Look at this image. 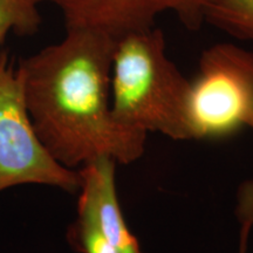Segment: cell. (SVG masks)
<instances>
[{
  "label": "cell",
  "instance_id": "cell-11",
  "mask_svg": "<svg viewBox=\"0 0 253 253\" xmlns=\"http://www.w3.org/2000/svg\"><path fill=\"white\" fill-rule=\"evenodd\" d=\"M252 226L249 224H240V240H239V251L238 253L248 252L249 236L251 232Z\"/></svg>",
  "mask_w": 253,
  "mask_h": 253
},
{
  "label": "cell",
  "instance_id": "cell-10",
  "mask_svg": "<svg viewBox=\"0 0 253 253\" xmlns=\"http://www.w3.org/2000/svg\"><path fill=\"white\" fill-rule=\"evenodd\" d=\"M236 198V216L239 224L253 227V177L239 185Z\"/></svg>",
  "mask_w": 253,
  "mask_h": 253
},
{
  "label": "cell",
  "instance_id": "cell-7",
  "mask_svg": "<svg viewBox=\"0 0 253 253\" xmlns=\"http://www.w3.org/2000/svg\"><path fill=\"white\" fill-rule=\"evenodd\" d=\"M37 0H0V46L9 32L17 36H32L41 25Z\"/></svg>",
  "mask_w": 253,
  "mask_h": 253
},
{
  "label": "cell",
  "instance_id": "cell-4",
  "mask_svg": "<svg viewBox=\"0 0 253 253\" xmlns=\"http://www.w3.org/2000/svg\"><path fill=\"white\" fill-rule=\"evenodd\" d=\"M249 93L242 75L221 45L205 50L190 80L185 120L190 140H223L248 123Z\"/></svg>",
  "mask_w": 253,
  "mask_h": 253
},
{
  "label": "cell",
  "instance_id": "cell-1",
  "mask_svg": "<svg viewBox=\"0 0 253 253\" xmlns=\"http://www.w3.org/2000/svg\"><path fill=\"white\" fill-rule=\"evenodd\" d=\"M115 42L107 32L66 27L60 42L23 59L18 67L37 135L69 169L103 156L129 164L144 154L148 134L122 126L112 112Z\"/></svg>",
  "mask_w": 253,
  "mask_h": 253
},
{
  "label": "cell",
  "instance_id": "cell-6",
  "mask_svg": "<svg viewBox=\"0 0 253 253\" xmlns=\"http://www.w3.org/2000/svg\"><path fill=\"white\" fill-rule=\"evenodd\" d=\"M204 21L253 43V0H209Z\"/></svg>",
  "mask_w": 253,
  "mask_h": 253
},
{
  "label": "cell",
  "instance_id": "cell-2",
  "mask_svg": "<svg viewBox=\"0 0 253 253\" xmlns=\"http://www.w3.org/2000/svg\"><path fill=\"white\" fill-rule=\"evenodd\" d=\"M189 80L166 52L155 26L126 32L116 39L110 73V104L126 128L190 140L185 120Z\"/></svg>",
  "mask_w": 253,
  "mask_h": 253
},
{
  "label": "cell",
  "instance_id": "cell-5",
  "mask_svg": "<svg viewBox=\"0 0 253 253\" xmlns=\"http://www.w3.org/2000/svg\"><path fill=\"white\" fill-rule=\"evenodd\" d=\"M61 12L66 27H88L118 38L126 32L154 26L155 19L172 12L190 30L204 21L209 0H37Z\"/></svg>",
  "mask_w": 253,
  "mask_h": 253
},
{
  "label": "cell",
  "instance_id": "cell-8",
  "mask_svg": "<svg viewBox=\"0 0 253 253\" xmlns=\"http://www.w3.org/2000/svg\"><path fill=\"white\" fill-rule=\"evenodd\" d=\"M67 236L71 245L80 253H121L103 238L93 221L84 214L78 213Z\"/></svg>",
  "mask_w": 253,
  "mask_h": 253
},
{
  "label": "cell",
  "instance_id": "cell-3",
  "mask_svg": "<svg viewBox=\"0 0 253 253\" xmlns=\"http://www.w3.org/2000/svg\"><path fill=\"white\" fill-rule=\"evenodd\" d=\"M80 173L55 160L37 135L28 114L23 79L0 53V191L21 184L56 186L77 192Z\"/></svg>",
  "mask_w": 253,
  "mask_h": 253
},
{
  "label": "cell",
  "instance_id": "cell-9",
  "mask_svg": "<svg viewBox=\"0 0 253 253\" xmlns=\"http://www.w3.org/2000/svg\"><path fill=\"white\" fill-rule=\"evenodd\" d=\"M220 45L227 59L232 62V65L242 75L248 88L249 114L246 126H250L253 130V53L232 43H220Z\"/></svg>",
  "mask_w": 253,
  "mask_h": 253
}]
</instances>
